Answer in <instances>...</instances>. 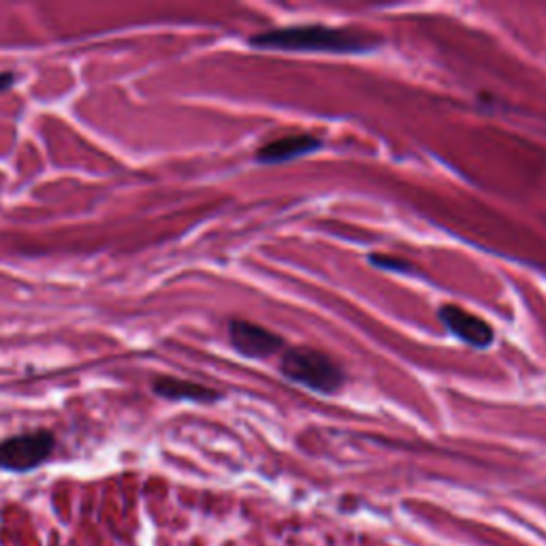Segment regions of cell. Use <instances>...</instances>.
Masks as SVG:
<instances>
[{
	"label": "cell",
	"instance_id": "cell-8",
	"mask_svg": "<svg viewBox=\"0 0 546 546\" xmlns=\"http://www.w3.org/2000/svg\"><path fill=\"white\" fill-rule=\"evenodd\" d=\"M371 265H376L380 269H386V271H399V273H408V271H414L412 263H408L406 258L401 256H389V254H371Z\"/></svg>",
	"mask_w": 546,
	"mask_h": 546
},
{
	"label": "cell",
	"instance_id": "cell-5",
	"mask_svg": "<svg viewBox=\"0 0 546 546\" xmlns=\"http://www.w3.org/2000/svg\"><path fill=\"white\" fill-rule=\"evenodd\" d=\"M438 318L442 325L461 341L470 343L472 348H488L495 339V331L480 316L463 309L461 305L446 303L440 307Z\"/></svg>",
	"mask_w": 546,
	"mask_h": 546
},
{
	"label": "cell",
	"instance_id": "cell-2",
	"mask_svg": "<svg viewBox=\"0 0 546 546\" xmlns=\"http://www.w3.org/2000/svg\"><path fill=\"white\" fill-rule=\"evenodd\" d=\"M280 371L291 382H297L309 391L323 395H331L339 391L343 382H346V373H343V369L329 355L307 346L286 350L280 361Z\"/></svg>",
	"mask_w": 546,
	"mask_h": 546
},
{
	"label": "cell",
	"instance_id": "cell-6",
	"mask_svg": "<svg viewBox=\"0 0 546 546\" xmlns=\"http://www.w3.org/2000/svg\"><path fill=\"white\" fill-rule=\"evenodd\" d=\"M323 141L312 135H291V137H280L263 148L256 150V160L265 164H278V162H289L299 156H305L314 150H318Z\"/></svg>",
	"mask_w": 546,
	"mask_h": 546
},
{
	"label": "cell",
	"instance_id": "cell-1",
	"mask_svg": "<svg viewBox=\"0 0 546 546\" xmlns=\"http://www.w3.org/2000/svg\"><path fill=\"white\" fill-rule=\"evenodd\" d=\"M254 47L282 49V51H323V53H363L376 49L382 39L359 28H333V26H286L258 33L250 39Z\"/></svg>",
	"mask_w": 546,
	"mask_h": 546
},
{
	"label": "cell",
	"instance_id": "cell-3",
	"mask_svg": "<svg viewBox=\"0 0 546 546\" xmlns=\"http://www.w3.org/2000/svg\"><path fill=\"white\" fill-rule=\"evenodd\" d=\"M53 446L56 438L47 429L7 438L0 442V470L31 472L47 461Z\"/></svg>",
	"mask_w": 546,
	"mask_h": 546
},
{
	"label": "cell",
	"instance_id": "cell-4",
	"mask_svg": "<svg viewBox=\"0 0 546 546\" xmlns=\"http://www.w3.org/2000/svg\"><path fill=\"white\" fill-rule=\"evenodd\" d=\"M228 339L231 346L246 359H269L284 348V337L278 333L241 318L228 321Z\"/></svg>",
	"mask_w": 546,
	"mask_h": 546
},
{
	"label": "cell",
	"instance_id": "cell-9",
	"mask_svg": "<svg viewBox=\"0 0 546 546\" xmlns=\"http://www.w3.org/2000/svg\"><path fill=\"white\" fill-rule=\"evenodd\" d=\"M15 83V75L13 73H0V92H7L11 85Z\"/></svg>",
	"mask_w": 546,
	"mask_h": 546
},
{
	"label": "cell",
	"instance_id": "cell-7",
	"mask_svg": "<svg viewBox=\"0 0 546 546\" xmlns=\"http://www.w3.org/2000/svg\"><path fill=\"white\" fill-rule=\"evenodd\" d=\"M154 395L171 401H196V404H212V401L222 399V393L198 384L192 380H180V378H171V376H160L152 382Z\"/></svg>",
	"mask_w": 546,
	"mask_h": 546
}]
</instances>
